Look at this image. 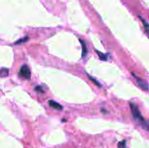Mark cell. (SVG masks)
I'll return each mask as SVG.
<instances>
[{
    "label": "cell",
    "mask_w": 149,
    "mask_h": 148,
    "mask_svg": "<svg viewBox=\"0 0 149 148\" xmlns=\"http://www.w3.org/2000/svg\"><path fill=\"white\" fill-rule=\"evenodd\" d=\"M140 18H141V22H142V24H143V25H144V27H145V30H146V31H147V33H148V35L149 37V24L141 17H140Z\"/></svg>",
    "instance_id": "7"
},
{
    "label": "cell",
    "mask_w": 149,
    "mask_h": 148,
    "mask_svg": "<svg viewBox=\"0 0 149 148\" xmlns=\"http://www.w3.org/2000/svg\"><path fill=\"white\" fill-rule=\"evenodd\" d=\"M134 75V79H136V81H137V83H138V85L143 89V90H145V91H148V83L145 81V80H143V79H140L139 77H137L135 74H133Z\"/></svg>",
    "instance_id": "3"
},
{
    "label": "cell",
    "mask_w": 149,
    "mask_h": 148,
    "mask_svg": "<svg viewBox=\"0 0 149 148\" xmlns=\"http://www.w3.org/2000/svg\"><path fill=\"white\" fill-rule=\"evenodd\" d=\"M48 103H49V106H50L51 107H52V108H54V109H56V110H62V109H63L62 106L59 105L58 102H55V101H53V100H49Z\"/></svg>",
    "instance_id": "4"
},
{
    "label": "cell",
    "mask_w": 149,
    "mask_h": 148,
    "mask_svg": "<svg viewBox=\"0 0 149 148\" xmlns=\"http://www.w3.org/2000/svg\"><path fill=\"white\" fill-rule=\"evenodd\" d=\"M18 74H19V76L21 78H23L24 79H30V78H31V71H30L29 66L27 65H23L20 67Z\"/></svg>",
    "instance_id": "2"
},
{
    "label": "cell",
    "mask_w": 149,
    "mask_h": 148,
    "mask_svg": "<svg viewBox=\"0 0 149 148\" xmlns=\"http://www.w3.org/2000/svg\"><path fill=\"white\" fill-rule=\"evenodd\" d=\"M129 105H130V109H131V112H132V114H133L134 118L136 120H138L139 122L144 120V119L141 116V112H140V110L138 108V106L135 104H133V103H130Z\"/></svg>",
    "instance_id": "1"
},
{
    "label": "cell",
    "mask_w": 149,
    "mask_h": 148,
    "mask_svg": "<svg viewBox=\"0 0 149 148\" xmlns=\"http://www.w3.org/2000/svg\"><path fill=\"white\" fill-rule=\"evenodd\" d=\"M9 75V69L8 68H1L0 69V77L6 78Z\"/></svg>",
    "instance_id": "5"
},
{
    "label": "cell",
    "mask_w": 149,
    "mask_h": 148,
    "mask_svg": "<svg viewBox=\"0 0 149 148\" xmlns=\"http://www.w3.org/2000/svg\"><path fill=\"white\" fill-rule=\"evenodd\" d=\"M26 40H28V37H24V38H22V39H19L18 41H17V42L15 43V44H22L23 42H25Z\"/></svg>",
    "instance_id": "9"
},
{
    "label": "cell",
    "mask_w": 149,
    "mask_h": 148,
    "mask_svg": "<svg viewBox=\"0 0 149 148\" xmlns=\"http://www.w3.org/2000/svg\"><path fill=\"white\" fill-rule=\"evenodd\" d=\"M35 90L39 91V92H44V91H43V89H42L41 86H37V87H35Z\"/></svg>",
    "instance_id": "12"
},
{
    "label": "cell",
    "mask_w": 149,
    "mask_h": 148,
    "mask_svg": "<svg viewBox=\"0 0 149 148\" xmlns=\"http://www.w3.org/2000/svg\"><path fill=\"white\" fill-rule=\"evenodd\" d=\"M79 41H80L81 45H82V57L84 58L86 56V54H87V47H86V44H85L84 41H82L81 39Z\"/></svg>",
    "instance_id": "6"
},
{
    "label": "cell",
    "mask_w": 149,
    "mask_h": 148,
    "mask_svg": "<svg viewBox=\"0 0 149 148\" xmlns=\"http://www.w3.org/2000/svg\"><path fill=\"white\" fill-rule=\"evenodd\" d=\"M140 123H141V125L142 126V127H143L144 129H146L147 131H148L149 132V122L146 121V120H144L141 121Z\"/></svg>",
    "instance_id": "8"
},
{
    "label": "cell",
    "mask_w": 149,
    "mask_h": 148,
    "mask_svg": "<svg viewBox=\"0 0 149 148\" xmlns=\"http://www.w3.org/2000/svg\"><path fill=\"white\" fill-rule=\"evenodd\" d=\"M118 147L119 148H127V146H126V141L123 140L122 142H120L119 145H118Z\"/></svg>",
    "instance_id": "10"
},
{
    "label": "cell",
    "mask_w": 149,
    "mask_h": 148,
    "mask_svg": "<svg viewBox=\"0 0 149 148\" xmlns=\"http://www.w3.org/2000/svg\"><path fill=\"white\" fill-rule=\"evenodd\" d=\"M97 53L99 54V56H100V58H101L102 60H107V58H104L105 56H104V55H103L102 53H100V52H99L98 51H97Z\"/></svg>",
    "instance_id": "11"
}]
</instances>
